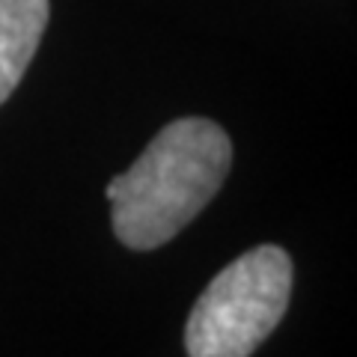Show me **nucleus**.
I'll list each match as a JSON object with an SVG mask.
<instances>
[{"label": "nucleus", "mask_w": 357, "mask_h": 357, "mask_svg": "<svg viewBox=\"0 0 357 357\" xmlns=\"http://www.w3.org/2000/svg\"><path fill=\"white\" fill-rule=\"evenodd\" d=\"M48 0H0V105L15 93L48 27Z\"/></svg>", "instance_id": "3"}, {"label": "nucleus", "mask_w": 357, "mask_h": 357, "mask_svg": "<svg viewBox=\"0 0 357 357\" xmlns=\"http://www.w3.org/2000/svg\"><path fill=\"white\" fill-rule=\"evenodd\" d=\"M229 167L232 143L218 122L185 116L164 126L105 188L116 238L131 250L173 241L215 199Z\"/></svg>", "instance_id": "1"}, {"label": "nucleus", "mask_w": 357, "mask_h": 357, "mask_svg": "<svg viewBox=\"0 0 357 357\" xmlns=\"http://www.w3.org/2000/svg\"><path fill=\"white\" fill-rule=\"evenodd\" d=\"M292 259L277 244H259L215 274L188 316V357H250L286 316Z\"/></svg>", "instance_id": "2"}]
</instances>
